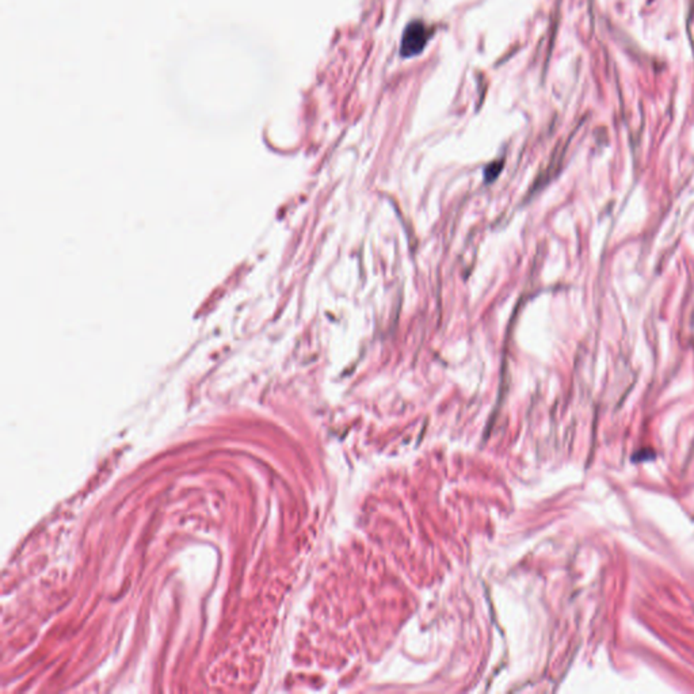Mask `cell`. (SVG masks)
Wrapping results in <instances>:
<instances>
[{"label":"cell","instance_id":"obj_1","mask_svg":"<svg viewBox=\"0 0 694 694\" xmlns=\"http://www.w3.org/2000/svg\"><path fill=\"white\" fill-rule=\"evenodd\" d=\"M430 38L429 27L421 21H412L405 29L402 44H400V54L402 57H414L426 48Z\"/></svg>","mask_w":694,"mask_h":694}]
</instances>
